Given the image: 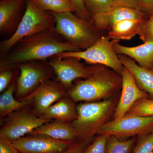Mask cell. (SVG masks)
<instances>
[{
  "mask_svg": "<svg viewBox=\"0 0 153 153\" xmlns=\"http://www.w3.org/2000/svg\"><path fill=\"white\" fill-rule=\"evenodd\" d=\"M152 153H153V152H152Z\"/></svg>",
  "mask_w": 153,
  "mask_h": 153,
  "instance_id": "d590c367",
  "label": "cell"
},
{
  "mask_svg": "<svg viewBox=\"0 0 153 153\" xmlns=\"http://www.w3.org/2000/svg\"><path fill=\"white\" fill-rule=\"evenodd\" d=\"M41 117L67 122L76 120L77 113L76 107L71 100L63 97L49 107Z\"/></svg>",
  "mask_w": 153,
  "mask_h": 153,
  "instance_id": "d6986e66",
  "label": "cell"
},
{
  "mask_svg": "<svg viewBox=\"0 0 153 153\" xmlns=\"http://www.w3.org/2000/svg\"><path fill=\"white\" fill-rule=\"evenodd\" d=\"M153 116H139L126 114L119 119L104 124L98 134L118 138L141 136L153 132Z\"/></svg>",
  "mask_w": 153,
  "mask_h": 153,
  "instance_id": "52a82bcc",
  "label": "cell"
},
{
  "mask_svg": "<svg viewBox=\"0 0 153 153\" xmlns=\"http://www.w3.org/2000/svg\"><path fill=\"white\" fill-rule=\"evenodd\" d=\"M116 41H118L111 40L108 35H104L85 50L63 52L55 56L61 58L74 57L91 65H103L121 75L124 66L114 49V44Z\"/></svg>",
  "mask_w": 153,
  "mask_h": 153,
  "instance_id": "8992f818",
  "label": "cell"
},
{
  "mask_svg": "<svg viewBox=\"0 0 153 153\" xmlns=\"http://www.w3.org/2000/svg\"><path fill=\"white\" fill-rule=\"evenodd\" d=\"M12 66H1L0 71V92L1 93L10 84L13 76Z\"/></svg>",
  "mask_w": 153,
  "mask_h": 153,
  "instance_id": "f1b7e54d",
  "label": "cell"
},
{
  "mask_svg": "<svg viewBox=\"0 0 153 153\" xmlns=\"http://www.w3.org/2000/svg\"><path fill=\"white\" fill-rule=\"evenodd\" d=\"M148 16L138 9L114 7L106 12L92 17V24L102 31H109L117 22L126 19L146 20Z\"/></svg>",
  "mask_w": 153,
  "mask_h": 153,
  "instance_id": "4fadbf2b",
  "label": "cell"
},
{
  "mask_svg": "<svg viewBox=\"0 0 153 153\" xmlns=\"http://www.w3.org/2000/svg\"><path fill=\"white\" fill-rule=\"evenodd\" d=\"M33 1H35V2H38V1H41V0H33Z\"/></svg>",
  "mask_w": 153,
  "mask_h": 153,
  "instance_id": "e575fe53",
  "label": "cell"
},
{
  "mask_svg": "<svg viewBox=\"0 0 153 153\" xmlns=\"http://www.w3.org/2000/svg\"><path fill=\"white\" fill-rule=\"evenodd\" d=\"M146 20H123L115 24L108 31L107 35L111 40L117 41L131 40L135 36L138 35L141 27Z\"/></svg>",
  "mask_w": 153,
  "mask_h": 153,
  "instance_id": "ffe728a7",
  "label": "cell"
},
{
  "mask_svg": "<svg viewBox=\"0 0 153 153\" xmlns=\"http://www.w3.org/2000/svg\"><path fill=\"white\" fill-rule=\"evenodd\" d=\"M118 56L123 66L133 75L139 87L153 97V69L140 66L134 60L126 55Z\"/></svg>",
  "mask_w": 153,
  "mask_h": 153,
  "instance_id": "ac0fdd59",
  "label": "cell"
},
{
  "mask_svg": "<svg viewBox=\"0 0 153 153\" xmlns=\"http://www.w3.org/2000/svg\"><path fill=\"white\" fill-rule=\"evenodd\" d=\"M126 114L139 116H153V100L147 98L138 100Z\"/></svg>",
  "mask_w": 153,
  "mask_h": 153,
  "instance_id": "d4e9b609",
  "label": "cell"
},
{
  "mask_svg": "<svg viewBox=\"0 0 153 153\" xmlns=\"http://www.w3.org/2000/svg\"><path fill=\"white\" fill-rule=\"evenodd\" d=\"M51 13L55 20V31L81 50L89 48L104 36L103 31L92 22L80 19L72 12Z\"/></svg>",
  "mask_w": 153,
  "mask_h": 153,
  "instance_id": "277c9868",
  "label": "cell"
},
{
  "mask_svg": "<svg viewBox=\"0 0 153 153\" xmlns=\"http://www.w3.org/2000/svg\"><path fill=\"white\" fill-rule=\"evenodd\" d=\"M4 125L0 130V136L11 142L29 134L35 129L50 121L38 117L26 109H19L9 115Z\"/></svg>",
  "mask_w": 153,
  "mask_h": 153,
  "instance_id": "9c48e42d",
  "label": "cell"
},
{
  "mask_svg": "<svg viewBox=\"0 0 153 153\" xmlns=\"http://www.w3.org/2000/svg\"><path fill=\"white\" fill-rule=\"evenodd\" d=\"M21 153H63L76 142L61 140L43 134L27 135L12 142Z\"/></svg>",
  "mask_w": 153,
  "mask_h": 153,
  "instance_id": "30bf717a",
  "label": "cell"
},
{
  "mask_svg": "<svg viewBox=\"0 0 153 153\" xmlns=\"http://www.w3.org/2000/svg\"><path fill=\"white\" fill-rule=\"evenodd\" d=\"M137 139L136 137L120 140L113 136H108L105 153H131Z\"/></svg>",
  "mask_w": 153,
  "mask_h": 153,
  "instance_id": "7402d4cb",
  "label": "cell"
},
{
  "mask_svg": "<svg viewBox=\"0 0 153 153\" xmlns=\"http://www.w3.org/2000/svg\"><path fill=\"white\" fill-rule=\"evenodd\" d=\"M153 152V132L138 137L131 153H152Z\"/></svg>",
  "mask_w": 153,
  "mask_h": 153,
  "instance_id": "484cf974",
  "label": "cell"
},
{
  "mask_svg": "<svg viewBox=\"0 0 153 153\" xmlns=\"http://www.w3.org/2000/svg\"><path fill=\"white\" fill-rule=\"evenodd\" d=\"M137 5L148 16H153V0H137Z\"/></svg>",
  "mask_w": 153,
  "mask_h": 153,
  "instance_id": "d6a6232c",
  "label": "cell"
},
{
  "mask_svg": "<svg viewBox=\"0 0 153 153\" xmlns=\"http://www.w3.org/2000/svg\"><path fill=\"white\" fill-rule=\"evenodd\" d=\"M36 134L45 135L61 140L79 141L77 134L71 124L63 121H49L35 129L27 135Z\"/></svg>",
  "mask_w": 153,
  "mask_h": 153,
  "instance_id": "e0dca14e",
  "label": "cell"
},
{
  "mask_svg": "<svg viewBox=\"0 0 153 153\" xmlns=\"http://www.w3.org/2000/svg\"><path fill=\"white\" fill-rule=\"evenodd\" d=\"M121 75L122 79L121 96L116 108L114 120L123 117L137 101L148 97V94L139 87L133 75L125 66Z\"/></svg>",
  "mask_w": 153,
  "mask_h": 153,
  "instance_id": "7c38bea8",
  "label": "cell"
},
{
  "mask_svg": "<svg viewBox=\"0 0 153 153\" xmlns=\"http://www.w3.org/2000/svg\"><path fill=\"white\" fill-rule=\"evenodd\" d=\"M91 18L96 14L109 10L115 7L112 0H82Z\"/></svg>",
  "mask_w": 153,
  "mask_h": 153,
  "instance_id": "cb8c5ba5",
  "label": "cell"
},
{
  "mask_svg": "<svg viewBox=\"0 0 153 153\" xmlns=\"http://www.w3.org/2000/svg\"><path fill=\"white\" fill-rule=\"evenodd\" d=\"M0 153H21L12 142L0 136Z\"/></svg>",
  "mask_w": 153,
  "mask_h": 153,
  "instance_id": "1f68e13d",
  "label": "cell"
},
{
  "mask_svg": "<svg viewBox=\"0 0 153 153\" xmlns=\"http://www.w3.org/2000/svg\"><path fill=\"white\" fill-rule=\"evenodd\" d=\"M112 1L115 7H124L139 9L137 5V0H112Z\"/></svg>",
  "mask_w": 153,
  "mask_h": 153,
  "instance_id": "836d02e7",
  "label": "cell"
},
{
  "mask_svg": "<svg viewBox=\"0 0 153 153\" xmlns=\"http://www.w3.org/2000/svg\"><path fill=\"white\" fill-rule=\"evenodd\" d=\"M55 17L41 9L33 0H27L26 10L16 32L0 42L1 58L6 55L18 41L37 33L54 30Z\"/></svg>",
  "mask_w": 153,
  "mask_h": 153,
  "instance_id": "3957f363",
  "label": "cell"
},
{
  "mask_svg": "<svg viewBox=\"0 0 153 153\" xmlns=\"http://www.w3.org/2000/svg\"><path fill=\"white\" fill-rule=\"evenodd\" d=\"M36 3L41 9L47 12L53 13L75 12V8L71 0H41Z\"/></svg>",
  "mask_w": 153,
  "mask_h": 153,
  "instance_id": "603a6c76",
  "label": "cell"
},
{
  "mask_svg": "<svg viewBox=\"0 0 153 153\" xmlns=\"http://www.w3.org/2000/svg\"><path fill=\"white\" fill-rule=\"evenodd\" d=\"M81 50L54 29L21 39L1 57V66L15 67L30 61H48L49 58L63 52Z\"/></svg>",
  "mask_w": 153,
  "mask_h": 153,
  "instance_id": "6da1fadb",
  "label": "cell"
},
{
  "mask_svg": "<svg viewBox=\"0 0 153 153\" xmlns=\"http://www.w3.org/2000/svg\"><path fill=\"white\" fill-rule=\"evenodd\" d=\"M138 35L144 42L153 41V16L143 23Z\"/></svg>",
  "mask_w": 153,
  "mask_h": 153,
  "instance_id": "83f0119b",
  "label": "cell"
},
{
  "mask_svg": "<svg viewBox=\"0 0 153 153\" xmlns=\"http://www.w3.org/2000/svg\"><path fill=\"white\" fill-rule=\"evenodd\" d=\"M64 86L60 82L49 80L42 83L32 94L37 113L43 115L48 108L63 97Z\"/></svg>",
  "mask_w": 153,
  "mask_h": 153,
  "instance_id": "9a60e30c",
  "label": "cell"
},
{
  "mask_svg": "<svg viewBox=\"0 0 153 153\" xmlns=\"http://www.w3.org/2000/svg\"><path fill=\"white\" fill-rule=\"evenodd\" d=\"M90 75L70 88L68 95L74 101L89 102L106 98L122 88L121 75L103 65L90 66Z\"/></svg>",
  "mask_w": 153,
  "mask_h": 153,
  "instance_id": "7a4b0ae2",
  "label": "cell"
},
{
  "mask_svg": "<svg viewBox=\"0 0 153 153\" xmlns=\"http://www.w3.org/2000/svg\"><path fill=\"white\" fill-rule=\"evenodd\" d=\"M108 136L99 134L88 146L83 153H105Z\"/></svg>",
  "mask_w": 153,
  "mask_h": 153,
  "instance_id": "4316f807",
  "label": "cell"
},
{
  "mask_svg": "<svg viewBox=\"0 0 153 153\" xmlns=\"http://www.w3.org/2000/svg\"><path fill=\"white\" fill-rule=\"evenodd\" d=\"M115 52L117 55H123L130 57L140 66L153 69V41L144 42L135 47H126L116 41L113 45Z\"/></svg>",
  "mask_w": 153,
  "mask_h": 153,
  "instance_id": "2e32d148",
  "label": "cell"
},
{
  "mask_svg": "<svg viewBox=\"0 0 153 153\" xmlns=\"http://www.w3.org/2000/svg\"><path fill=\"white\" fill-rule=\"evenodd\" d=\"M27 0H1L0 34L11 35L16 32L22 17L21 12ZM10 36V37H11Z\"/></svg>",
  "mask_w": 153,
  "mask_h": 153,
  "instance_id": "5bb4252c",
  "label": "cell"
},
{
  "mask_svg": "<svg viewBox=\"0 0 153 153\" xmlns=\"http://www.w3.org/2000/svg\"><path fill=\"white\" fill-rule=\"evenodd\" d=\"M111 100L85 102L76 107L77 117L71 125L76 131L78 140H93L106 123L112 110Z\"/></svg>",
  "mask_w": 153,
  "mask_h": 153,
  "instance_id": "5b68a950",
  "label": "cell"
},
{
  "mask_svg": "<svg viewBox=\"0 0 153 153\" xmlns=\"http://www.w3.org/2000/svg\"><path fill=\"white\" fill-rule=\"evenodd\" d=\"M74 57L53 56L49 58L48 63L57 76L58 82L64 88H71L72 82L78 78H87L90 75V66H85Z\"/></svg>",
  "mask_w": 153,
  "mask_h": 153,
  "instance_id": "8fae6325",
  "label": "cell"
},
{
  "mask_svg": "<svg viewBox=\"0 0 153 153\" xmlns=\"http://www.w3.org/2000/svg\"><path fill=\"white\" fill-rule=\"evenodd\" d=\"M94 139L77 141L72 146L63 153H83L88 146L90 144Z\"/></svg>",
  "mask_w": 153,
  "mask_h": 153,
  "instance_id": "4dcf8cb0",
  "label": "cell"
},
{
  "mask_svg": "<svg viewBox=\"0 0 153 153\" xmlns=\"http://www.w3.org/2000/svg\"><path fill=\"white\" fill-rule=\"evenodd\" d=\"M15 84L12 82L0 96V114L1 116L9 115L13 112L21 109L26 102L18 101L14 98L13 94Z\"/></svg>",
  "mask_w": 153,
  "mask_h": 153,
  "instance_id": "44dd1931",
  "label": "cell"
},
{
  "mask_svg": "<svg viewBox=\"0 0 153 153\" xmlns=\"http://www.w3.org/2000/svg\"><path fill=\"white\" fill-rule=\"evenodd\" d=\"M75 8L76 16L80 19L91 22L92 18L85 8L82 0H71Z\"/></svg>",
  "mask_w": 153,
  "mask_h": 153,
  "instance_id": "f546056e",
  "label": "cell"
},
{
  "mask_svg": "<svg viewBox=\"0 0 153 153\" xmlns=\"http://www.w3.org/2000/svg\"><path fill=\"white\" fill-rule=\"evenodd\" d=\"M15 67L20 71L17 80L16 93L19 97L29 94L42 83L50 80L54 71L48 61H30L19 64Z\"/></svg>",
  "mask_w": 153,
  "mask_h": 153,
  "instance_id": "ba28073f",
  "label": "cell"
}]
</instances>
